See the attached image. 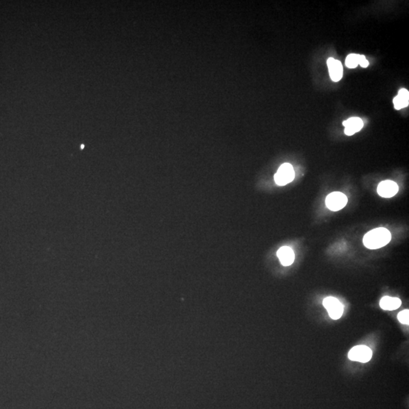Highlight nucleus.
Here are the masks:
<instances>
[{
	"label": "nucleus",
	"mask_w": 409,
	"mask_h": 409,
	"mask_svg": "<svg viewBox=\"0 0 409 409\" xmlns=\"http://www.w3.org/2000/svg\"><path fill=\"white\" fill-rule=\"evenodd\" d=\"M402 302L398 298L384 296L380 302V305L383 310L393 311L400 307Z\"/></svg>",
	"instance_id": "obj_11"
},
{
	"label": "nucleus",
	"mask_w": 409,
	"mask_h": 409,
	"mask_svg": "<svg viewBox=\"0 0 409 409\" xmlns=\"http://www.w3.org/2000/svg\"><path fill=\"white\" fill-rule=\"evenodd\" d=\"M359 66H361L362 68H367V66H369V61L366 59L365 56H364V55H360Z\"/></svg>",
	"instance_id": "obj_14"
},
{
	"label": "nucleus",
	"mask_w": 409,
	"mask_h": 409,
	"mask_svg": "<svg viewBox=\"0 0 409 409\" xmlns=\"http://www.w3.org/2000/svg\"><path fill=\"white\" fill-rule=\"evenodd\" d=\"M398 319L399 322L403 324H409V311L407 310L402 311L398 315Z\"/></svg>",
	"instance_id": "obj_13"
},
{
	"label": "nucleus",
	"mask_w": 409,
	"mask_h": 409,
	"mask_svg": "<svg viewBox=\"0 0 409 409\" xmlns=\"http://www.w3.org/2000/svg\"><path fill=\"white\" fill-rule=\"evenodd\" d=\"M342 125L345 127V134L347 136L354 135L356 133L361 131L364 126V122L361 118H357V117H353V118H349L346 120H344L342 122Z\"/></svg>",
	"instance_id": "obj_8"
},
{
	"label": "nucleus",
	"mask_w": 409,
	"mask_h": 409,
	"mask_svg": "<svg viewBox=\"0 0 409 409\" xmlns=\"http://www.w3.org/2000/svg\"><path fill=\"white\" fill-rule=\"evenodd\" d=\"M323 305L332 319L338 320L342 317L344 310L343 305L338 299L331 296L326 297L323 301Z\"/></svg>",
	"instance_id": "obj_4"
},
{
	"label": "nucleus",
	"mask_w": 409,
	"mask_h": 409,
	"mask_svg": "<svg viewBox=\"0 0 409 409\" xmlns=\"http://www.w3.org/2000/svg\"><path fill=\"white\" fill-rule=\"evenodd\" d=\"M391 240V234L386 228H378L369 231L364 236L363 243L370 250H377L387 245Z\"/></svg>",
	"instance_id": "obj_1"
},
{
	"label": "nucleus",
	"mask_w": 409,
	"mask_h": 409,
	"mask_svg": "<svg viewBox=\"0 0 409 409\" xmlns=\"http://www.w3.org/2000/svg\"><path fill=\"white\" fill-rule=\"evenodd\" d=\"M393 104L396 110L407 107L409 104V92L406 89H401L397 96L393 99Z\"/></svg>",
	"instance_id": "obj_10"
},
{
	"label": "nucleus",
	"mask_w": 409,
	"mask_h": 409,
	"mask_svg": "<svg viewBox=\"0 0 409 409\" xmlns=\"http://www.w3.org/2000/svg\"><path fill=\"white\" fill-rule=\"evenodd\" d=\"M277 257L283 266H290L293 264L295 259V254L290 247H282L277 251Z\"/></svg>",
	"instance_id": "obj_9"
},
{
	"label": "nucleus",
	"mask_w": 409,
	"mask_h": 409,
	"mask_svg": "<svg viewBox=\"0 0 409 409\" xmlns=\"http://www.w3.org/2000/svg\"><path fill=\"white\" fill-rule=\"evenodd\" d=\"M359 54H350L345 58V66L349 68H356L359 65Z\"/></svg>",
	"instance_id": "obj_12"
},
{
	"label": "nucleus",
	"mask_w": 409,
	"mask_h": 409,
	"mask_svg": "<svg viewBox=\"0 0 409 409\" xmlns=\"http://www.w3.org/2000/svg\"><path fill=\"white\" fill-rule=\"evenodd\" d=\"M294 177L295 172L293 166L290 163H284L279 168L274 175V180L278 186H285L291 183L294 180Z\"/></svg>",
	"instance_id": "obj_2"
},
{
	"label": "nucleus",
	"mask_w": 409,
	"mask_h": 409,
	"mask_svg": "<svg viewBox=\"0 0 409 409\" xmlns=\"http://www.w3.org/2000/svg\"><path fill=\"white\" fill-rule=\"evenodd\" d=\"M399 191V187L393 180H384L378 185L377 193L381 197L391 198Z\"/></svg>",
	"instance_id": "obj_6"
},
{
	"label": "nucleus",
	"mask_w": 409,
	"mask_h": 409,
	"mask_svg": "<svg viewBox=\"0 0 409 409\" xmlns=\"http://www.w3.org/2000/svg\"><path fill=\"white\" fill-rule=\"evenodd\" d=\"M326 206L330 210L337 212L346 206L348 199L346 196L340 192H333L326 198Z\"/></svg>",
	"instance_id": "obj_3"
},
{
	"label": "nucleus",
	"mask_w": 409,
	"mask_h": 409,
	"mask_svg": "<svg viewBox=\"0 0 409 409\" xmlns=\"http://www.w3.org/2000/svg\"><path fill=\"white\" fill-rule=\"evenodd\" d=\"M326 64L329 69L331 80L334 82L340 81L343 74V68L340 62L334 59V58H329L326 61Z\"/></svg>",
	"instance_id": "obj_7"
},
{
	"label": "nucleus",
	"mask_w": 409,
	"mask_h": 409,
	"mask_svg": "<svg viewBox=\"0 0 409 409\" xmlns=\"http://www.w3.org/2000/svg\"><path fill=\"white\" fill-rule=\"evenodd\" d=\"M372 357V351L366 345H357L353 347L349 353V358L352 361L366 363Z\"/></svg>",
	"instance_id": "obj_5"
}]
</instances>
